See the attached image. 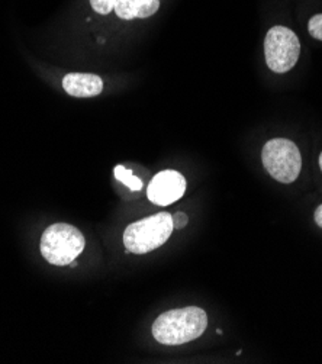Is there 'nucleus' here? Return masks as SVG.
<instances>
[{
  "mask_svg": "<svg viewBox=\"0 0 322 364\" xmlns=\"http://www.w3.org/2000/svg\"><path fill=\"white\" fill-rule=\"evenodd\" d=\"M206 328V312L198 306H186L159 315L151 331L160 344L181 346L199 338Z\"/></svg>",
  "mask_w": 322,
  "mask_h": 364,
  "instance_id": "obj_1",
  "label": "nucleus"
},
{
  "mask_svg": "<svg viewBox=\"0 0 322 364\" xmlns=\"http://www.w3.org/2000/svg\"><path fill=\"white\" fill-rule=\"evenodd\" d=\"M173 230L171 215L159 212L128 225L124 232V245L132 254H147L166 244Z\"/></svg>",
  "mask_w": 322,
  "mask_h": 364,
  "instance_id": "obj_2",
  "label": "nucleus"
},
{
  "mask_svg": "<svg viewBox=\"0 0 322 364\" xmlns=\"http://www.w3.org/2000/svg\"><path fill=\"white\" fill-rule=\"evenodd\" d=\"M85 235L76 227L58 223L50 225L41 237L43 257L54 266H68L85 250Z\"/></svg>",
  "mask_w": 322,
  "mask_h": 364,
  "instance_id": "obj_3",
  "label": "nucleus"
},
{
  "mask_svg": "<svg viewBox=\"0 0 322 364\" xmlns=\"http://www.w3.org/2000/svg\"><path fill=\"white\" fill-rule=\"evenodd\" d=\"M262 160L267 173L284 185L294 183L302 168V157L298 145L284 138L267 141L263 147Z\"/></svg>",
  "mask_w": 322,
  "mask_h": 364,
  "instance_id": "obj_4",
  "label": "nucleus"
},
{
  "mask_svg": "<svg viewBox=\"0 0 322 364\" xmlns=\"http://www.w3.org/2000/svg\"><path fill=\"white\" fill-rule=\"evenodd\" d=\"M301 54V43L296 33L286 26H273L264 40V55L269 68L274 73H286L295 67Z\"/></svg>",
  "mask_w": 322,
  "mask_h": 364,
  "instance_id": "obj_5",
  "label": "nucleus"
},
{
  "mask_svg": "<svg viewBox=\"0 0 322 364\" xmlns=\"http://www.w3.org/2000/svg\"><path fill=\"white\" fill-rule=\"evenodd\" d=\"M186 192V178L176 170L157 173L150 181L147 196L159 206H168L181 199Z\"/></svg>",
  "mask_w": 322,
  "mask_h": 364,
  "instance_id": "obj_6",
  "label": "nucleus"
},
{
  "mask_svg": "<svg viewBox=\"0 0 322 364\" xmlns=\"http://www.w3.org/2000/svg\"><path fill=\"white\" fill-rule=\"evenodd\" d=\"M63 89L73 97H95L103 90V80L92 73H68L63 79Z\"/></svg>",
  "mask_w": 322,
  "mask_h": 364,
  "instance_id": "obj_7",
  "label": "nucleus"
},
{
  "mask_svg": "<svg viewBox=\"0 0 322 364\" xmlns=\"http://www.w3.org/2000/svg\"><path fill=\"white\" fill-rule=\"evenodd\" d=\"M160 8V0H117L115 14L125 21L153 16Z\"/></svg>",
  "mask_w": 322,
  "mask_h": 364,
  "instance_id": "obj_8",
  "label": "nucleus"
},
{
  "mask_svg": "<svg viewBox=\"0 0 322 364\" xmlns=\"http://www.w3.org/2000/svg\"><path fill=\"white\" fill-rule=\"evenodd\" d=\"M114 174L117 180H119L121 183H124L132 192H139L142 189V181L136 176H134V173L129 168L124 166H117L114 168Z\"/></svg>",
  "mask_w": 322,
  "mask_h": 364,
  "instance_id": "obj_9",
  "label": "nucleus"
},
{
  "mask_svg": "<svg viewBox=\"0 0 322 364\" xmlns=\"http://www.w3.org/2000/svg\"><path fill=\"white\" fill-rule=\"evenodd\" d=\"M93 11L99 15H109L117 5V0H90Z\"/></svg>",
  "mask_w": 322,
  "mask_h": 364,
  "instance_id": "obj_10",
  "label": "nucleus"
},
{
  "mask_svg": "<svg viewBox=\"0 0 322 364\" xmlns=\"http://www.w3.org/2000/svg\"><path fill=\"white\" fill-rule=\"evenodd\" d=\"M308 31L311 33L312 38L322 41V14L315 15L311 18L309 25H308Z\"/></svg>",
  "mask_w": 322,
  "mask_h": 364,
  "instance_id": "obj_11",
  "label": "nucleus"
},
{
  "mask_svg": "<svg viewBox=\"0 0 322 364\" xmlns=\"http://www.w3.org/2000/svg\"><path fill=\"white\" fill-rule=\"evenodd\" d=\"M173 225H174V230H183L188 223H189V218L185 212H176L173 216Z\"/></svg>",
  "mask_w": 322,
  "mask_h": 364,
  "instance_id": "obj_12",
  "label": "nucleus"
},
{
  "mask_svg": "<svg viewBox=\"0 0 322 364\" xmlns=\"http://www.w3.org/2000/svg\"><path fill=\"white\" fill-rule=\"evenodd\" d=\"M313 218H315V223L319 228H322V205H319L313 213Z\"/></svg>",
  "mask_w": 322,
  "mask_h": 364,
  "instance_id": "obj_13",
  "label": "nucleus"
},
{
  "mask_svg": "<svg viewBox=\"0 0 322 364\" xmlns=\"http://www.w3.org/2000/svg\"><path fill=\"white\" fill-rule=\"evenodd\" d=\"M319 167H321V171H322V153L319 156Z\"/></svg>",
  "mask_w": 322,
  "mask_h": 364,
  "instance_id": "obj_14",
  "label": "nucleus"
}]
</instances>
